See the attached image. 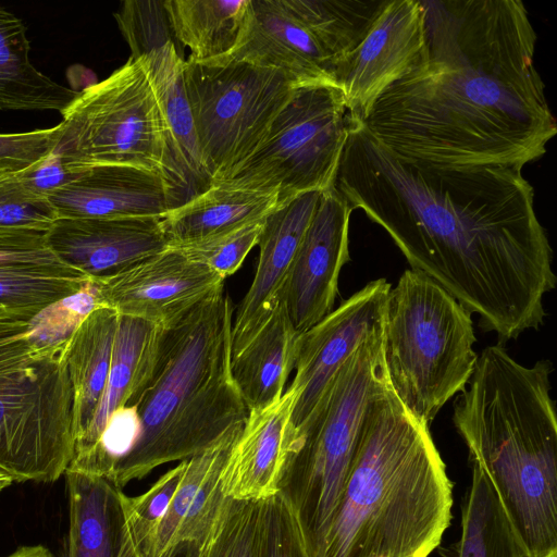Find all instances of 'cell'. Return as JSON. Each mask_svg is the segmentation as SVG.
Returning <instances> with one entry per match:
<instances>
[{"label":"cell","instance_id":"12","mask_svg":"<svg viewBox=\"0 0 557 557\" xmlns=\"http://www.w3.org/2000/svg\"><path fill=\"white\" fill-rule=\"evenodd\" d=\"M91 281L98 306L163 329L224 286L216 272L172 247Z\"/></svg>","mask_w":557,"mask_h":557},{"label":"cell","instance_id":"25","mask_svg":"<svg viewBox=\"0 0 557 557\" xmlns=\"http://www.w3.org/2000/svg\"><path fill=\"white\" fill-rule=\"evenodd\" d=\"M299 334L283 296L248 344L232 356L233 379L248 411L267 407L283 396L295 369Z\"/></svg>","mask_w":557,"mask_h":557},{"label":"cell","instance_id":"28","mask_svg":"<svg viewBox=\"0 0 557 557\" xmlns=\"http://www.w3.org/2000/svg\"><path fill=\"white\" fill-rule=\"evenodd\" d=\"M120 314L108 307L90 310L73 329L66 364L75 392V441L90 425L108 380Z\"/></svg>","mask_w":557,"mask_h":557},{"label":"cell","instance_id":"27","mask_svg":"<svg viewBox=\"0 0 557 557\" xmlns=\"http://www.w3.org/2000/svg\"><path fill=\"white\" fill-rule=\"evenodd\" d=\"M277 205V190L239 188L218 182L169 211L160 219V226L169 247H175L264 218Z\"/></svg>","mask_w":557,"mask_h":557},{"label":"cell","instance_id":"31","mask_svg":"<svg viewBox=\"0 0 557 557\" xmlns=\"http://www.w3.org/2000/svg\"><path fill=\"white\" fill-rule=\"evenodd\" d=\"M251 0H164L174 35L188 47L187 59L211 62L226 57L238 45Z\"/></svg>","mask_w":557,"mask_h":557},{"label":"cell","instance_id":"34","mask_svg":"<svg viewBox=\"0 0 557 557\" xmlns=\"http://www.w3.org/2000/svg\"><path fill=\"white\" fill-rule=\"evenodd\" d=\"M261 502L226 498L195 557H258Z\"/></svg>","mask_w":557,"mask_h":557},{"label":"cell","instance_id":"16","mask_svg":"<svg viewBox=\"0 0 557 557\" xmlns=\"http://www.w3.org/2000/svg\"><path fill=\"white\" fill-rule=\"evenodd\" d=\"M45 244L61 263L90 278L111 275L169 247L156 218H58Z\"/></svg>","mask_w":557,"mask_h":557},{"label":"cell","instance_id":"42","mask_svg":"<svg viewBox=\"0 0 557 557\" xmlns=\"http://www.w3.org/2000/svg\"><path fill=\"white\" fill-rule=\"evenodd\" d=\"M196 547H197L196 543H185V544L177 546L166 557H195Z\"/></svg>","mask_w":557,"mask_h":557},{"label":"cell","instance_id":"4","mask_svg":"<svg viewBox=\"0 0 557 557\" xmlns=\"http://www.w3.org/2000/svg\"><path fill=\"white\" fill-rule=\"evenodd\" d=\"M451 507L453 484L429 425L388 385L367 411L323 557H428Z\"/></svg>","mask_w":557,"mask_h":557},{"label":"cell","instance_id":"20","mask_svg":"<svg viewBox=\"0 0 557 557\" xmlns=\"http://www.w3.org/2000/svg\"><path fill=\"white\" fill-rule=\"evenodd\" d=\"M294 403L295 396L287 388L277 401L248 411L223 469L225 497L258 502L280 492Z\"/></svg>","mask_w":557,"mask_h":557},{"label":"cell","instance_id":"29","mask_svg":"<svg viewBox=\"0 0 557 557\" xmlns=\"http://www.w3.org/2000/svg\"><path fill=\"white\" fill-rule=\"evenodd\" d=\"M26 27L0 7V110L62 113L79 91L58 84L29 60Z\"/></svg>","mask_w":557,"mask_h":557},{"label":"cell","instance_id":"15","mask_svg":"<svg viewBox=\"0 0 557 557\" xmlns=\"http://www.w3.org/2000/svg\"><path fill=\"white\" fill-rule=\"evenodd\" d=\"M351 211L335 186L321 193L283 288L292 322L300 333L333 310L341 270L350 259Z\"/></svg>","mask_w":557,"mask_h":557},{"label":"cell","instance_id":"39","mask_svg":"<svg viewBox=\"0 0 557 557\" xmlns=\"http://www.w3.org/2000/svg\"><path fill=\"white\" fill-rule=\"evenodd\" d=\"M59 125L27 133L0 134V172L18 174L51 154Z\"/></svg>","mask_w":557,"mask_h":557},{"label":"cell","instance_id":"40","mask_svg":"<svg viewBox=\"0 0 557 557\" xmlns=\"http://www.w3.org/2000/svg\"><path fill=\"white\" fill-rule=\"evenodd\" d=\"M78 169H69L52 153L46 159L17 174L23 186L30 193L47 198L58 188L73 181Z\"/></svg>","mask_w":557,"mask_h":557},{"label":"cell","instance_id":"24","mask_svg":"<svg viewBox=\"0 0 557 557\" xmlns=\"http://www.w3.org/2000/svg\"><path fill=\"white\" fill-rule=\"evenodd\" d=\"M69 530L64 557H134L124 534L122 490L107 480L65 471Z\"/></svg>","mask_w":557,"mask_h":557},{"label":"cell","instance_id":"36","mask_svg":"<svg viewBox=\"0 0 557 557\" xmlns=\"http://www.w3.org/2000/svg\"><path fill=\"white\" fill-rule=\"evenodd\" d=\"M114 17L131 48V58L145 57L172 42L184 59V48L176 40L164 0H126L114 13Z\"/></svg>","mask_w":557,"mask_h":557},{"label":"cell","instance_id":"8","mask_svg":"<svg viewBox=\"0 0 557 557\" xmlns=\"http://www.w3.org/2000/svg\"><path fill=\"white\" fill-rule=\"evenodd\" d=\"M61 114L51 153L69 169L96 164L147 169L163 176L172 201L165 123L143 58L129 57L110 76L84 88Z\"/></svg>","mask_w":557,"mask_h":557},{"label":"cell","instance_id":"35","mask_svg":"<svg viewBox=\"0 0 557 557\" xmlns=\"http://www.w3.org/2000/svg\"><path fill=\"white\" fill-rule=\"evenodd\" d=\"M187 459L163 473L138 496L122 493L124 533L134 557H149L163 517L184 475Z\"/></svg>","mask_w":557,"mask_h":557},{"label":"cell","instance_id":"1","mask_svg":"<svg viewBox=\"0 0 557 557\" xmlns=\"http://www.w3.org/2000/svg\"><path fill=\"white\" fill-rule=\"evenodd\" d=\"M335 187L382 226L410 263L500 339L537 330L557 277L520 165L406 161L348 114Z\"/></svg>","mask_w":557,"mask_h":557},{"label":"cell","instance_id":"22","mask_svg":"<svg viewBox=\"0 0 557 557\" xmlns=\"http://www.w3.org/2000/svg\"><path fill=\"white\" fill-rule=\"evenodd\" d=\"M165 123L173 170V209L208 189V175L186 91L183 59L174 44L141 57Z\"/></svg>","mask_w":557,"mask_h":557},{"label":"cell","instance_id":"23","mask_svg":"<svg viewBox=\"0 0 557 557\" xmlns=\"http://www.w3.org/2000/svg\"><path fill=\"white\" fill-rule=\"evenodd\" d=\"M163 331L143 319L119 317L106 387L90 425L74 443L73 456L97 442L116 410L137 405L156 367Z\"/></svg>","mask_w":557,"mask_h":557},{"label":"cell","instance_id":"6","mask_svg":"<svg viewBox=\"0 0 557 557\" xmlns=\"http://www.w3.org/2000/svg\"><path fill=\"white\" fill-rule=\"evenodd\" d=\"M388 385L381 329L343 362L289 436L280 492L296 512L310 557H323L367 411Z\"/></svg>","mask_w":557,"mask_h":557},{"label":"cell","instance_id":"32","mask_svg":"<svg viewBox=\"0 0 557 557\" xmlns=\"http://www.w3.org/2000/svg\"><path fill=\"white\" fill-rule=\"evenodd\" d=\"M447 557H525L492 485L472 466L461 509V534Z\"/></svg>","mask_w":557,"mask_h":557},{"label":"cell","instance_id":"30","mask_svg":"<svg viewBox=\"0 0 557 557\" xmlns=\"http://www.w3.org/2000/svg\"><path fill=\"white\" fill-rule=\"evenodd\" d=\"M90 284L89 276L61 263L47 247L0 255V308L44 310Z\"/></svg>","mask_w":557,"mask_h":557},{"label":"cell","instance_id":"17","mask_svg":"<svg viewBox=\"0 0 557 557\" xmlns=\"http://www.w3.org/2000/svg\"><path fill=\"white\" fill-rule=\"evenodd\" d=\"M320 197L321 191L315 190L300 194L277 205L265 216L258 242L257 270L234 312L232 356L248 344L283 298L292 263Z\"/></svg>","mask_w":557,"mask_h":557},{"label":"cell","instance_id":"33","mask_svg":"<svg viewBox=\"0 0 557 557\" xmlns=\"http://www.w3.org/2000/svg\"><path fill=\"white\" fill-rule=\"evenodd\" d=\"M58 219L45 197L26 189L17 174L0 172V252L45 246V234Z\"/></svg>","mask_w":557,"mask_h":557},{"label":"cell","instance_id":"3","mask_svg":"<svg viewBox=\"0 0 557 557\" xmlns=\"http://www.w3.org/2000/svg\"><path fill=\"white\" fill-rule=\"evenodd\" d=\"M549 360L516 361L502 344L478 356L453 422L525 557H557V416Z\"/></svg>","mask_w":557,"mask_h":557},{"label":"cell","instance_id":"41","mask_svg":"<svg viewBox=\"0 0 557 557\" xmlns=\"http://www.w3.org/2000/svg\"><path fill=\"white\" fill-rule=\"evenodd\" d=\"M5 557H54L53 554L42 545L24 546Z\"/></svg>","mask_w":557,"mask_h":557},{"label":"cell","instance_id":"19","mask_svg":"<svg viewBox=\"0 0 557 557\" xmlns=\"http://www.w3.org/2000/svg\"><path fill=\"white\" fill-rule=\"evenodd\" d=\"M76 177L47 199L58 218H156L172 210L160 173L132 165L77 168Z\"/></svg>","mask_w":557,"mask_h":557},{"label":"cell","instance_id":"13","mask_svg":"<svg viewBox=\"0 0 557 557\" xmlns=\"http://www.w3.org/2000/svg\"><path fill=\"white\" fill-rule=\"evenodd\" d=\"M391 284L369 282L317 324L299 334L295 376L288 389L295 396L290 434L308 418L343 362L374 332L383 329Z\"/></svg>","mask_w":557,"mask_h":557},{"label":"cell","instance_id":"7","mask_svg":"<svg viewBox=\"0 0 557 557\" xmlns=\"http://www.w3.org/2000/svg\"><path fill=\"white\" fill-rule=\"evenodd\" d=\"M471 313L425 273L408 269L391 287L383 357L389 386L404 407L430 424L461 393L478 355Z\"/></svg>","mask_w":557,"mask_h":557},{"label":"cell","instance_id":"10","mask_svg":"<svg viewBox=\"0 0 557 557\" xmlns=\"http://www.w3.org/2000/svg\"><path fill=\"white\" fill-rule=\"evenodd\" d=\"M348 111L332 85L297 88L257 151L223 181L247 189L277 190L278 205L335 186L348 136Z\"/></svg>","mask_w":557,"mask_h":557},{"label":"cell","instance_id":"38","mask_svg":"<svg viewBox=\"0 0 557 557\" xmlns=\"http://www.w3.org/2000/svg\"><path fill=\"white\" fill-rule=\"evenodd\" d=\"M258 557H310L296 512L281 492L261 502Z\"/></svg>","mask_w":557,"mask_h":557},{"label":"cell","instance_id":"2","mask_svg":"<svg viewBox=\"0 0 557 557\" xmlns=\"http://www.w3.org/2000/svg\"><path fill=\"white\" fill-rule=\"evenodd\" d=\"M418 63L362 121L397 157L446 168L540 159L557 123L534 65L536 33L519 0H420Z\"/></svg>","mask_w":557,"mask_h":557},{"label":"cell","instance_id":"26","mask_svg":"<svg viewBox=\"0 0 557 557\" xmlns=\"http://www.w3.org/2000/svg\"><path fill=\"white\" fill-rule=\"evenodd\" d=\"M92 308L83 293L44 310L0 308V375L24 370L59 351Z\"/></svg>","mask_w":557,"mask_h":557},{"label":"cell","instance_id":"44","mask_svg":"<svg viewBox=\"0 0 557 557\" xmlns=\"http://www.w3.org/2000/svg\"><path fill=\"white\" fill-rule=\"evenodd\" d=\"M12 253H17V252H0V255H12Z\"/></svg>","mask_w":557,"mask_h":557},{"label":"cell","instance_id":"18","mask_svg":"<svg viewBox=\"0 0 557 557\" xmlns=\"http://www.w3.org/2000/svg\"><path fill=\"white\" fill-rule=\"evenodd\" d=\"M224 62L276 69L301 86H336L335 62L282 0L250 1L248 22L236 48L222 59L202 63Z\"/></svg>","mask_w":557,"mask_h":557},{"label":"cell","instance_id":"37","mask_svg":"<svg viewBox=\"0 0 557 557\" xmlns=\"http://www.w3.org/2000/svg\"><path fill=\"white\" fill-rule=\"evenodd\" d=\"M264 220L265 216L172 248L225 280L242 267L247 255L258 245Z\"/></svg>","mask_w":557,"mask_h":557},{"label":"cell","instance_id":"43","mask_svg":"<svg viewBox=\"0 0 557 557\" xmlns=\"http://www.w3.org/2000/svg\"><path fill=\"white\" fill-rule=\"evenodd\" d=\"M13 479L0 470V493L13 483Z\"/></svg>","mask_w":557,"mask_h":557},{"label":"cell","instance_id":"11","mask_svg":"<svg viewBox=\"0 0 557 557\" xmlns=\"http://www.w3.org/2000/svg\"><path fill=\"white\" fill-rule=\"evenodd\" d=\"M66 344L24 370L0 375V470L14 482H54L71 462L75 392Z\"/></svg>","mask_w":557,"mask_h":557},{"label":"cell","instance_id":"5","mask_svg":"<svg viewBox=\"0 0 557 557\" xmlns=\"http://www.w3.org/2000/svg\"><path fill=\"white\" fill-rule=\"evenodd\" d=\"M234 312L223 286L164 329L149 384L135 406V443L111 482L116 488L200 454L246 421L248 409L232 374Z\"/></svg>","mask_w":557,"mask_h":557},{"label":"cell","instance_id":"9","mask_svg":"<svg viewBox=\"0 0 557 557\" xmlns=\"http://www.w3.org/2000/svg\"><path fill=\"white\" fill-rule=\"evenodd\" d=\"M185 85L212 183L231 178L260 147L301 85L288 74L248 62L186 59Z\"/></svg>","mask_w":557,"mask_h":557},{"label":"cell","instance_id":"14","mask_svg":"<svg viewBox=\"0 0 557 557\" xmlns=\"http://www.w3.org/2000/svg\"><path fill=\"white\" fill-rule=\"evenodd\" d=\"M424 44L421 1L385 0L335 76L349 115L363 121L380 96L418 63Z\"/></svg>","mask_w":557,"mask_h":557},{"label":"cell","instance_id":"21","mask_svg":"<svg viewBox=\"0 0 557 557\" xmlns=\"http://www.w3.org/2000/svg\"><path fill=\"white\" fill-rule=\"evenodd\" d=\"M244 424L233 425L207 449L187 459L149 557H166L182 544H198L208 532L227 498L223 492V469Z\"/></svg>","mask_w":557,"mask_h":557}]
</instances>
